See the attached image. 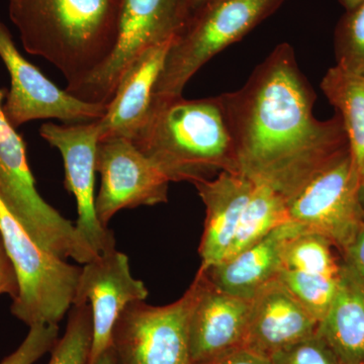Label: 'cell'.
Masks as SVG:
<instances>
[{
  "label": "cell",
  "mask_w": 364,
  "mask_h": 364,
  "mask_svg": "<svg viewBox=\"0 0 364 364\" xmlns=\"http://www.w3.org/2000/svg\"><path fill=\"white\" fill-rule=\"evenodd\" d=\"M97 171L102 177L95 196L98 221L107 227L124 208L155 205L168 200L170 181L131 140L109 136L98 142Z\"/></svg>",
  "instance_id": "8fae6325"
},
{
  "label": "cell",
  "mask_w": 364,
  "mask_h": 364,
  "mask_svg": "<svg viewBox=\"0 0 364 364\" xmlns=\"http://www.w3.org/2000/svg\"><path fill=\"white\" fill-rule=\"evenodd\" d=\"M7 93L0 88V200L38 245L62 259L72 258L85 264L97 253L75 225L43 200L36 188L25 141L2 111Z\"/></svg>",
  "instance_id": "5b68a950"
},
{
  "label": "cell",
  "mask_w": 364,
  "mask_h": 364,
  "mask_svg": "<svg viewBox=\"0 0 364 364\" xmlns=\"http://www.w3.org/2000/svg\"><path fill=\"white\" fill-rule=\"evenodd\" d=\"M334 249L323 235L304 230L284 246L282 269L339 277L342 259L336 257Z\"/></svg>",
  "instance_id": "7402d4cb"
},
{
  "label": "cell",
  "mask_w": 364,
  "mask_h": 364,
  "mask_svg": "<svg viewBox=\"0 0 364 364\" xmlns=\"http://www.w3.org/2000/svg\"><path fill=\"white\" fill-rule=\"evenodd\" d=\"M132 142L170 181L237 172L233 140L221 95L202 100L153 97Z\"/></svg>",
  "instance_id": "3957f363"
},
{
  "label": "cell",
  "mask_w": 364,
  "mask_h": 364,
  "mask_svg": "<svg viewBox=\"0 0 364 364\" xmlns=\"http://www.w3.org/2000/svg\"><path fill=\"white\" fill-rule=\"evenodd\" d=\"M306 229L289 220L241 252L208 269L200 270L220 291L251 301L261 289L279 277L284 246L289 239Z\"/></svg>",
  "instance_id": "e0dca14e"
},
{
  "label": "cell",
  "mask_w": 364,
  "mask_h": 364,
  "mask_svg": "<svg viewBox=\"0 0 364 364\" xmlns=\"http://www.w3.org/2000/svg\"><path fill=\"white\" fill-rule=\"evenodd\" d=\"M360 191V177L349 151L287 198V215L329 239L342 253L364 226Z\"/></svg>",
  "instance_id": "9c48e42d"
},
{
  "label": "cell",
  "mask_w": 364,
  "mask_h": 364,
  "mask_svg": "<svg viewBox=\"0 0 364 364\" xmlns=\"http://www.w3.org/2000/svg\"><path fill=\"white\" fill-rule=\"evenodd\" d=\"M198 291L189 318L193 363H200L243 343L251 301L224 293L198 269Z\"/></svg>",
  "instance_id": "5bb4252c"
},
{
  "label": "cell",
  "mask_w": 364,
  "mask_h": 364,
  "mask_svg": "<svg viewBox=\"0 0 364 364\" xmlns=\"http://www.w3.org/2000/svg\"><path fill=\"white\" fill-rule=\"evenodd\" d=\"M40 135L59 150L65 168L64 186L75 198L78 218L76 229L90 247L102 255L116 249L114 233L98 221L95 212V183L97 145L100 140L97 121L90 123H45Z\"/></svg>",
  "instance_id": "7c38bea8"
},
{
  "label": "cell",
  "mask_w": 364,
  "mask_h": 364,
  "mask_svg": "<svg viewBox=\"0 0 364 364\" xmlns=\"http://www.w3.org/2000/svg\"><path fill=\"white\" fill-rule=\"evenodd\" d=\"M92 334L90 306L86 303L72 306L65 334L53 347L48 364H88Z\"/></svg>",
  "instance_id": "cb8c5ba5"
},
{
  "label": "cell",
  "mask_w": 364,
  "mask_h": 364,
  "mask_svg": "<svg viewBox=\"0 0 364 364\" xmlns=\"http://www.w3.org/2000/svg\"><path fill=\"white\" fill-rule=\"evenodd\" d=\"M122 1L9 0V18L26 51L58 68L70 90L111 57Z\"/></svg>",
  "instance_id": "7a4b0ae2"
},
{
  "label": "cell",
  "mask_w": 364,
  "mask_h": 364,
  "mask_svg": "<svg viewBox=\"0 0 364 364\" xmlns=\"http://www.w3.org/2000/svg\"><path fill=\"white\" fill-rule=\"evenodd\" d=\"M198 291L195 279L183 296L169 305L142 301L127 306L112 330L117 364H193L189 318Z\"/></svg>",
  "instance_id": "ba28073f"
},
{
  "label": "cell",
  "mask_w": 364,
  "mask_h": 364,
  "mask_svg": "<svg viewBox=\"0 0 364 364\" xmlns=\"http://www.w3.org/2000/svg\"><path fill=\"white\" fill-rule=\"evenodd\" d=\"M321 90L343 123L361 189H364V74L333 66L326 72Z\"/></svg>",
  "instance_id": "ffe728a7"
},
{
  "label": "cell",
  "mask_w": 364,
  "mask_h": 364,
  "mask_svg": "<svg viewBox=\"0 0 364 364\" xmlns=\"http://www.w3.org/2000/svg\"><path fill=\"white\" fill-rule=\"evenodd\" d=\"M342 259L364 279V226L348 247L341 253Z\"/></svg>",
  "instance_id": "f546056e"
},
{
  "label": "cell",
  "mask_w": 364,
  "mask_h": 364,
  "mask_svg": "<svg viewBox=\"0 0 364 364\" xmlns=\"http://www.w3.org/2000/svg\"><path fill=\"white\" fill-rule=\"evenodd\" d=\"M147 287L131 272L126 254L117 249L85 263L81 267L77 293L73 305L86 303L92 315V346L88 364L112 347L114 325L124 309L148 298Z\"/></svg>",
  "instance_id": "4fadbf2b"
},
{
  "label": "cell",
  "mask_w": 364,
  "mask_h": 364,
  "mask_svg": "<svg viewBox=\"0 0 364 364\" xmlns=\"http://www.w3.org/2000/svg\"><path fill=\"white\" fill-rule=\"evenodd\" d=\"M207 1V0H188V14H191V11H193V9H196V7H198L200 6V4H203V2ZM189 16V14H188Z\"/></svg>",
  "instance_id": "d6a6232c"
},
{
  "label": "cell",
  "mask_w": 364,
  "mask_h": 364,
  "mask_svg": "<svg viewBox=\"0 0 364 364\" xmlns=\"http://www.w3.org/2000/svg\"><path fill=\"white\" fill-rule=\"evenodd\" d=\"M188 0H123L116 46L109 60L72 97L107 105L124 71L148 48L176 37L188 18Z\"/></svg>",
  "instance_id": "52a82bcc"
},
{
  "label": "cell",
  "mask_w": 364,
  "mask_h": 364,
  "mask_svg": "<svg viewBox=\"0 0 364 364\" xmlns=\"http://www.w3.org/2000/svg\"><path fill=\"white\" fill-rule=\"evenodd\" d=\"M360 200H361V203H363V210H364V189H361Z\"/></svg>",
  "instance_id": "836d02e7"
},
{
  "label": "cell",
  "mask_w": 364,
  "mask_h": 364,
  "mask_svg": "<svg viewBox=\"0 0 364 364\" xmlns=\"http://www.w3.org/2000/svg\"><path fill=\"white\" fill-rule=\"evenodd\" d=\"M336 66L364 74V0L345 14L334 33Z\"/></svg>",
  "instance_id": "d4e9b609"
},
{
  "label": "cell",
  "mask_w": 364,
  "mask_h": 364,
  "mask_svg": "<svg viewBox=\"0 0 364 364\" xmlns=\"http://www.w3.org/2000/svg\"><path fill=\"white\" fill-rule=\"evenodd\" d=\"M317 332L342 364H364V279L343 259L336 294Z\"/></svg>",
  "instance_id": "d6986e66"
},
{
  "label": "cell",
  "mask_w": 364,
  "mask_h": 364,
  "mask_svg": "<svg viewBox=\"0 0 364 364\" xmlns=\"http://www.w3.org/2000/svg\"><path fill=\"white\" fill-rule=\"evenodd\" d=\"M0 238L18 280L11 314L28 327L58 325L73 306L81 267L38 245L1 200Z\"/></svg>",
  "instance_id": "8992f818"
},
{
  "label": "cell",
  "mask_w": 364,
  "mask_h": 364,
  "mask_svg": "<svg viewBox=\"0 0 364 364\" xmlns=\"http://www.w3.org/2000/svg\"><path fill=\"white\" fill-rule=\"evenodd\" d=\"M221 97L237 172L286 200L350 151L338 114L327 121L314 117L315 93L287 43L272 50L243 87Z\"/></svg>",
  "instance_id": "6da1fadb"
},
{
  "label": "cell",
  "mask_w": 364,
  "mask_h": 364,
  "mask_svg": "<svg viewBox=\"0 0 364 364\" xmlns=\"http://www.w3.org/2000/svg\"><path fill=\"white\" fill-rule=\"evenodd\" d=\"M318 323L324 318L336 294L339 277L280 270L277 277Z\"/></svg>",
  "instance_id": "603a6c76"
},
{
  "label": "cell",
  "mask_w": 364,
  "mask_h": 364,
  "mask_svg": "<svg viewBox=\"0 0 364 364\" xmlns=\"http://www.w3.org/2000/svg\"><path fill=\"white\" fill-rule=\"evenodd\" d=\"M95 364H117L116 356L112 347L102 353Z\"/></svg>",
  "instance_id": "4dcf8cb0"
},
{
  "label": "cell",
  "mask_w": 364,
  "mask_h": 364,
  "mask_svg": "<svg viewBox=\"0 0 364 364\" xmlns=\"http://www.w3.org/2000/svg\"><path fill=\"white\" fill-rule=\"evenodd\" d=\"M18 280L13 263L9 259L0 238V294H9L14 299L18 296Z\"/></svg>",
  "instance_id": "f1b7e54d"
},
{
  "label": "cell",
  "mask_w": 364,
  "mask_h": 364,
  "mask_svg": "<svg viewBox=\"0 0 364 364\" xmlns=\"http://www.w3.org/2000/svg\"><path fill=\"white\" fill-rule=\"evenodd\" d=\"M205 207V229L200 252L205 270L226 257L238 229L254 182L240 172L222 171L215 178L193 182Z\"/></svg>",
  "instance_id": "2e32d148"
},
{
  "label": "cell",
  "mask_w": 364,
  "mask_h": 364,
  "mask_svg": "<svg viewBox=\"0 0 364 364\" xmlns=\"http://www.w3.org/2000/svg\"><path fill=\"white\" fill-rule=\"evenodd\" d=\"M58 325H36L30 327L20 346L0 364H33L51 351L58 341Z\"/></svg>",
  "instance_id": "4316f807"
},
{
  "label": "cell",
  "mask_w": 364,
  "mask_h": 364,
  "mask_svg": "<svg viewBox=\"0 0 364 364\" xmlns=\"http://www.w3.org/2000/svg\"><path fill=\"white\" fill-rule=\"evenodd\" d=\"M338 1L344 7L345 11H349L360 4L363 0H338Z\"/></svg>",
  "instance_id": "1f68e13d"
},
{
  "label": "cell",
  "mask_w": 364,
  "mask_h": 364,
  "mask_svg": "<svg viewBox=\"0 0 364 364\" xmlns=\"http://www.w3.org/2000/svg\"><path fill=\"white\" fill-rule=\"evenodd\" d=\"M272 364H342L325 339L316 332L298 343L275 352Z\"/></svg>",
  "instance_id": "484cf974"
},
{
  "label": "cell",
  "mask_w": 364,
  "mask_h": 364,
  "mask_svg": "<svg viewBox=\"0 0 364 364\" xmlns=\"http://www.w3.org/2000/svg\"><path fill=\"white\" fill-rule=\"evenodd\" d=\"M289 220L286 198L265 184L254 183L252 193L224 260L264 238L275 228Z\"/></svg>",
  "instance_id": "44dd1931"
},
{
  "label": "cell",
  "mask_w": 364,
  "mask_h": 364,
  "mask_svg": "<svg viewBox=\"0 0 364 364\" xmlns=\"http://www.w3.org/2000/svg\"><path fill=\"white\" fill-rule=\"evenodd\" d=\"M174 38L148 48L124 71L102 119L100 140L122 136L132 140L152 104L154 88Z\"/></svg>",
  "instance_id": "ac0fdd59"
},
{
  "label": "cell",
  "mask_w": 364,
  "mask_h": 364,
  "mask_svg": "<svg viewBox=\"0 0 364 364\" xmlns=\"http://www.w3.org/2000/svg\"><path fill=\"white\" fill-rule=\"evenodd\" d=\"M318 323L279 279L251 299L243 346L269 358L315 334Z\"/></svg>",
  "instance_id": "9a60e30c"
},
{
  "label": "cell",
  "mask_w": 364,
  "mask_h": 364,
  "mask_svg": "<svg viewBox=\"0 0 364 364\" xmlns=\"http://www.w3.org/2000/svg\"><path fill=\"white\" fill-rule=\"evenodd\" d=\"M286 0H207L172 41L154 97H182L191 78L218 53L245 37Z\"/></svg>",
  "instance_id": "277c9868"
},
{
  "label": "cell",
  "mask_w": 364,
  "mask_h": 364,
  "mask_svg": "<svg viewBox=\"0 0 364 364\" xmlns=\"http://www.w3.org/2000/svg\"><path fill=\"white\" fill-rule=\"evenodd\" d=\"M196 364H272L269 358L240 345Z\"/></svg>",
  "instance_id": "83f0119b"
},
{
  "label": "cell",
  "mask_w": 364,
  "mask_h": 364,
  "mask_svg": "<svg viewBox=\"0 0 364 364\" xmlns=\"http://www.w3.org/2000/svg\"><path fill=\"white\" fill-rule=\"evenodd\" d=\"M0 58L11 76V90L2 111L14 129L36 119H55L64 124H81L98 121L105 116L107 105L72 97L28 62L18 51L1 20Z\"/></svg>",
  "instance_id": "30bf717a"
}]
</instances>
